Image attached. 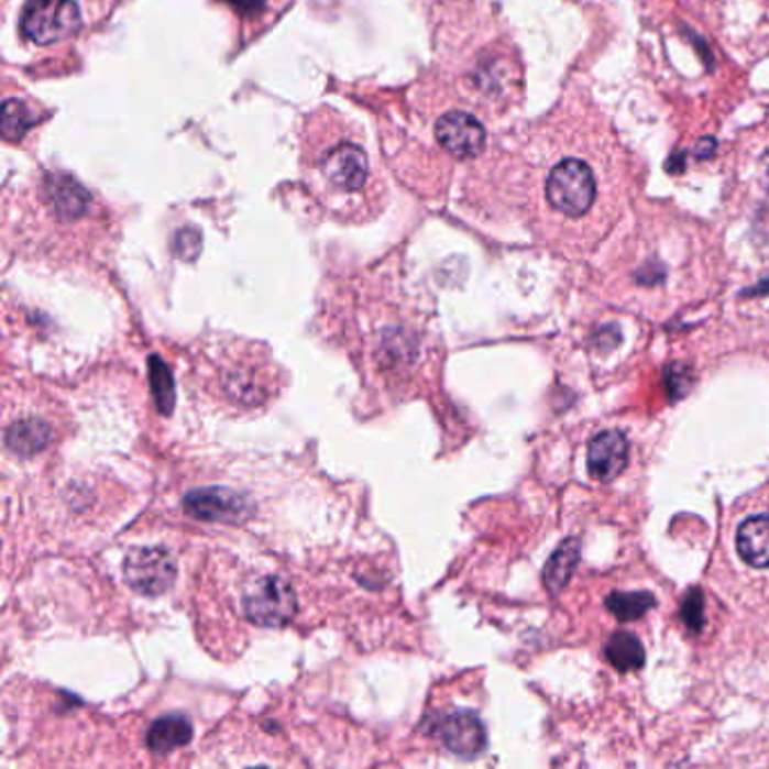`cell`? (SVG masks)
<instances>
[{
  "mask_svg": "<svg viewBox=\"0 0 769 769\" xmlns=\"http://www.w3.org/2000/svg\"><path fill=\"white\" fill-rule=\"evenodd\" d=\"M547 199L567 217L586 215L596 199V178L590 165H584L578 158L556 165L547 180Z\"/></svg>",
  "mask_w": 769,
  "mask_h": 769,
  "instance_id": "cell-1",
  "label": "cell"
},
{
  "mask_svg": "<svg viewBox=\"0 0 769 769\" xmlns=\"http://www.w3.org/2000/svg\"><path fill=\"white\" fill-rule=\"evenodd\" d=\"M79 21L73 0H30L23 8L21 32L39 45H48L73 36L79 30Z\"/></svg>",
  "mask_w": 769,
  "mask_h": 769,
  "instance_id": "cell-2",
  "label": "cell"
},
{
  "mask_svg": "<svg viewBox=\"0 0 769 769\" xmlns=\"http://www.w3.org/2000/svg\"><path fill=\"white\" fill-rule=\"evenodd\" d=\"M244 614L262 627L287 625L296 614V596L281 578H262L244 594Z\"/></svg>",
  "mask_w": 769,
  "mask_h": 769,
  "instance_id": "cell-3",
  "label": "cell"
},
{
  "mask_svg": "<svg viewBox=\"0 0 769 769\" xmlns=\"http://www.w3.org/2000/svg\"><path fill=\"white\" fill-rule=\"evenodd\" d=\"M124 580L145 596H161L172 590L176 562L165 549H135L124 558Z\"/></svg>",
  "mask_w": 769,
  "mask_h": 769,
  "instance_id": "cell-4",
  "label": "cell"
},
{
  "mask_svg": "<svg viewBox=\"0 0 769 769\" xmlns=\"http://www.w3.org/2000/svg\"><path fill=\"white\" fill-rule=\"evenodd\" d=\"M184 508L188 515L204 521H221L235 524L246 519L253 513V506L242 494L226 490V487H204L186 494Z\"/></svg>",
  "mask_w": 769,
  "mask_h": 769,
  "instance_id": "cell-5",
  "label": "cell"
},
{
  "mask_svg": "<svg viewBox=\"0 0 769 769\" xmlns=\"http://www.w3.org/2000/svg\"><path fill=\"white\" fill-rule=\"evenodd\" d=\"M436 139L454 156L472 158L485 145V129L465 111H449L436 124Z\"/></svg>",
  "mask_w": 769,
  "mask_h": 769,
  "instance_id": "cell-6",
  "label": "cell"
},
{
  "mask_svg": "<svg viewBox=\"0 0 769 769\" xmlns=\"http://www.w3.org/2000/svg\"><path fill=\"white\" fill-rule=\"evenodd\" d=\"M436 736L457 756H479L485 749L483 722L470 711H454L436 722Z\"/></svg>",
  "mask_w": 769,
  "mask_h": 769,
  "instance_id": "cell-7",
  "label": "cell"
},
{
  "mask_svg": "<svg viewBox=\"0 0 769 769\" xmlns=\"http://www.w3.org/2000/svg\"><path fill=\"white\" fill-rule=\"evenodd\" d=\"M627 438L620 431H601L586 449L590 474L598 481H614L627 465Z\"/></svg>",
  "mask_w": 769,
  "mask_h": 769,
  "instance_id": "cell-8",
  "label": "cell"
},
{
  "mask_svg": "<svg viewBox=\"0 0 769 769\" xmlns=\"http://www.w3.org/2000/svg\"><path fill=\"white\" fill-rule=\"evenodd\" d=\"M323 172L332 180V184L341 186L343 190H359L366 184L369 176V161L366 154L356 145H339L332 150L323 161Z\"/></svg>",
  "mask_w": 769,
  "mask_h": 769,
  "instance_id": "cell-9",
  "label": "cell"
},
{
  "mask_svg": "<svg viewBox=\"0 0 769 769\" xmlns=\"http://www.w3.org/2000/svg\"><path fill=\"white\" fill-rule=\"evenodd\" d=\"M736 549L754 569H769V517L758 515L740 524L736 532Z\"/></svg>",
  "mask_w": 769,
  "mask_h": 769,
  "instance_id": "cell-10",
  "label": "cell"
},
{
  "mask_svg": "<svg viewBox=\"0 0 769 769\" xmlns=\"http://www.w3.org/2000/svg\"><path fill=\"white\" fill-rule=\"evenodd\" d=\"M193 738V722L186 715H165L156 719L147 732V747L154 754H169L178 747H186Z\"/></svg>",
  "mask_w": 769,
  "mask_h": 769,
  "instance_id": "cell-11",
  "label": "cell"
},
{
  "mask_svg": "<svg viewBox=\"0 0 769 769\" xmlns=\"http://www.w3.org/2000/svg\"><path fill=\"white\" fill-rule=\"evenodd\" d=\"M53 429L43 420H19L6 431V444L19 457H32L51 442Z\"/></svg>",
  "mask_w": 769,
  "mask_h": 769,
  "instance_id": "cell-12",
  "label": "cell"
},
{
  "mask_svg": "<svg viewBox=\"0 0 769 769\" xmlns=\"http://www.w3.org/2000/svg\"><path fill=\"white\" fill-rule=\"evenodd\" d=\"M580 560V541L578 539H567L564 545L551 556L547 571H545V582L553 594H560L567 582L571 580V573Z\"/></svg>",
  "mask_w": 769,
  "mask_h": 769,
  "instance_id": "cell-13",
  "label": "cell"
},
{
  "mask_svg": "<svg viewBox=\"0 0 769 769\" xmlns=\"http://www.w3.org/2000/svg\"><path fill=\"white\" fill-rule=\"evenodd\" d=\"M605 655H607L609 663L620 672L641 668L644 659H646V652H644L639 639L635 635H627V631H616V635L605 646Z\"/></svg>",
  "mask_w": 769,
  "mask_h": 769,
  "instance_id": "cell-14",
  "label": "cell"
},
{
  "mask_svg": "<svg viewBox=\"0 0 769 769\" xmlns=\"http://www.w3.org/2000/svg\"><path fill=\"white\" fill-rule=\"evenodd\" d=\"M650 607H655V596L648 592H635V594H612L607 598V609L618 620H637L641 618Z\"/></svg>",
  "mask_w": 769,
  "mask_h": 769,
  "instance_id": "cell-15",
  "label": "cell"
},
{
  "mask_svg": "<svg viewBox=\"0 0 769 769\" xmlns=\"http://www.w3.org/2000/svg\"><path fill=\"white\" fill-rule=\"evenodd\" d=\"M150 384H152L158 409L169 414L174 409V397H176L174 395V380H172L169 369L163 364L158 356L150 359Z\"/></svg>",
  "mask_w": 769,
  "mask_h": 769,
  "instance_id": "cell-16",
  "label": "cell"
},
{
  "mask_svg": "<svg viewBox=\"0 0 769 769\" xmlns=\"http://www.w3.org/2000/svg\"><path fill=\"white\" fill-rule=\"evenodd\" d=\"M30 124H32V118H30L28 109L21 102H17V100L6 102V107H3V131H6L8 139H19V135H23Z\"/></svg>",
  "mask_w": 769,
  "mask_h": 769,
  "instance_id": "cell-17",
  "label": "cell"
},
{
  "mask_svg": "<svg viewBox=\"0 0 769 769\" xmlns=\"http://www.w3.org/2000/svg\"><path fill=\"white\" fill-rule=\"evenodd\" d=\"M702 596H700V592H693L689 598H686V603H684V620L693 627V629H700V625H702Z\"/></svg>",
  "mask_w": 769,
  "mask_h": 769,
  "instance_id": "cell-18",
  "label": "cell"
},
{
  "mask_svg": "<svg viewBox=\"0 0 769 769\" xmlns=\"http://www.w3.org/2000/svg\"><path fill=\"white\" fill-rule=\"evenodd\" d=\"M223 3H229L231 8H235L242 14H253L262 8L264 0H223Z\"/></svg>",
  "mask_w": 769,
  "mask_h": 769,
  "instance_id": "cell-19",
  "label": "cell"
},
{
  "mask_svg": "<svg viewBox=\"0 0 769 769\" xmlns=\"http://www.w3.org/2000/svg\"><path fill=\"white\" fill-rule=\"evenodd\" d=\"M713 154H715V141H713V139H702V141L697 143V147L693 150V156L700 158V161H706V158H711Z\"/></svg>",
  "mask_w": 769,
  "mask_h": 769,
  "instance_id": "cell-20",
  "label": "cell"
},
{
  "mask_svg": "<svg viewBox=\"0 0 769 769\" xmlns=\"http://www.w3.org/2000/svg\"><path fill=\"white\" fill-rule=\"evenodd\" d=\"M765 176H767V190H769V152L765 154Z\"/></svg>",
  "mask_w": 769,
  "mask_h": 769,
  "instance_id": "cell-21",
  "label": "cell"
}]
</instances>
